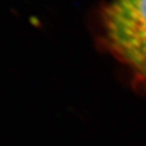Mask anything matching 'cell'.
<instances>
[{"instance_id": "2", "label": "cell", "mask_w": 146, "mask_h": 146, "mask_svg": "<svg viewBox=\"0 0 146 146\" xmlns=\"http://www.w3.org/2000/svg\"><path fill=\"white\" fill-rule=\"evenodd\" d=\"M133 73H134L137 81L141 83V84H143L144 86H146V63Z\"/></svg>"}, {"instance_id": "1", "label": "cell", "mask_w": 146, "mask_h": 146, "mask_svg": "<svg viewBox=\"0 0 146 146\" xmlns=\"http://www.w3.org/2000/svg\"><path fill=\"white\" fill-rule=\"evenodd\" d=\"M103 27L109 50L133 72L146 63V0H113Z\"/></svg>"}]
</instances>
